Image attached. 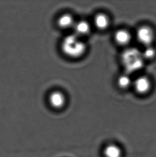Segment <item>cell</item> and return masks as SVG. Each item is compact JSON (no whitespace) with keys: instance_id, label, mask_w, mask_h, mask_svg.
<instances>
[{"instance_id":"obj_1","label":"cell","mask_w":156,"mask_h":157,"mask_svg":"<svg viewBox=\"0 0 156 157\" xmlns=\"http://www.w3.org/2000/svg\"><path fill=\"white\" fill-rule=\"evenodd\" d=\"M143 59L141 52L135 48L126 49L121 55V61L128 74L140 70L143 66Z\"/></svg>"},{"instance_id":"obj_2","label":"cell","mask_w":156,"mask_h":157,"mask_svg":"<svg viewBox=\"0 0 156 157\" xmlns=\"http://www.w3.org/2000/svg\"><path fill=\"white\" fill-rule=\"evenodd\" d=\"M61 49L69 57L76 58L82 56L86 49V45L76 34L66 36L61 43Z\"/></svg>"},{"instance_id":"obj_3","label":"cell","mask_w":156,"mask_h":157,"mask_svg":"<svg viewBox=\"0 0 156 157\" xmlns=\"http://www.w3.org/2000/svg\"><path fill=\"white\" fill-rule=\"evenodd\" d=\"M154 36L152 29L148 26L140 27L136 32L137 40L146 47L151 46L154 40Z\"/></svg>"},{"instance_id":"obj_4","label":"cell","mask_w":156,"mask_h":157,"mask_svg":"<svg viewBox=\"0 0 156 157\" xmlns=\"http://www.w3.org/2000/svg\"><path fill=\"white\" fill-rule=\"evenodd\" d=\"M134 87L137 93L147 94L151 88V82L147 77H139L134 82Z\"/></svg>"},{"instance_id":"obj_5","label":"cell","mask_w":156,"mask_h":157,"mask_svg":"<svg viewBox=\"0 0 156 157\" xmlns=\"http://www.w3.org/2000/svg\"><path fill=\"white\" fill-rule=\"evenodd\" d=\"M122 149L116 144H109L103 150L104 157H122Z\"/></svg>"},{"instance_id":"obj_6","label":"cell","mask_w":156,"mask_h":157,"mask_svg":"<svg viewBox=\"0 0 156 157\" xmlns=\"http://www.w3.org/2000/svg\"><path fill=\"white\" fill-rule=\"evenodd\" d=\"M49 102L54 108H61L65 104V98L61 92H54L49 97Z\"/></svg>"},{"instance_id":"obj_7","label":"cell","mask_w":156,"mask_h":157,"mask_svg":"<svg viewBox=\"0 0 156 157\" xmlns=\"http://www.w3.org/2000/svg\"><path fill=\"white\" fill-rule=\"evenodd\" d=\"M114 40L119 45H126L131 41V35L127 30H119L114 34Z\"/></svg>"},{"instance_id":"obj_8","label":"cell","mask_w":156,"mask_h":157,"mask_svg":"<svg viewBox=\"0 0 156 157\" xmlns=\"http://www.w3.org/2000/svg\"><path fill=\"white\" fill-rule=\"evenodd\" d=\"M74 34L77 36H80L88 34L90 31V25L87 21H81L74 23Z\"/></svg>"},{"instance_id":"obj_9","label":"cell","mask_w":156,"mask_h":157,"mask_svg":"<svg viewBox=\"0 0 156 157\" xmlns=\"http://www.w3.org/2000/svg\"><path fill=\"white\" fill-rule=\"evenodd\" d=\"M110 21L106 15L104 13H99L95 16L94 24L95 26L99 30H104L108 28Z\"/></svg>"},{"instance_id":"obj_10","label":"cell","mask_w":156,"mask_h":157,"mask_svg":"<svg viewBox=\"0 0 156 157\" xmlns=\"http://www.w3.org/2000/svg\"><path fill=\"white\" fill-rule=\"evenodd\" d=\"M74 19L72 16L69 14H65L59 17L58 24L61 28H69L74 26Z\"/></svg>"},{"instance_id":"obj_11","label":"cell","mask_w":156,"mask_h":157,"mask_svg":"<svg viewBox=\"0 0 156 157\" xmlns=\"http://www.w3.org/2000/svg\"><path fill=\"white\" fill-rule=\"evenodd\" d=\"M131 80L129 77L127 75H122L120 76L119 77L117 81L119 87L122 89H125L129 86L131 85Z\"/></svg>"},{"instance_id":"obj_12","label":"cell","mask_w":156,"mask_h":157,"mask_svg":"<svg viewBox=\"0 0 156 157\" xmlns=\"http://www.w3.org/2000/svg\"><path fill=\"white\" fill-rule=\"evenodd\" d=\"M156 49L151 46H147L144 51L142 53L143 59H152L156 56Z\"/></svg>"}]
</instances>
